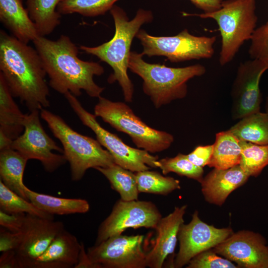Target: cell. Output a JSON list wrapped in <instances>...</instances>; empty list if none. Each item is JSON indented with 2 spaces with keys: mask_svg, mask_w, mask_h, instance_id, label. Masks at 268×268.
Returning a JSON list of instances; mask_svg holds the SVG:
<instances>
[{
  "mask_svg": "<svg viewBox=\"0 0 268 268\" xmlns=\"http://www.w3.org/2000/svg\"><path fill=\"white\" fill-rule=\"evenodd\" d=\"M81 243L65 229L33 262L30 268H71L78 262Z\"/></svg>",
  "mask_w": 268,
  "mask_h": 268,
  "instance_id": "obj_19",
  "label": "cell"
},
{
  "mask_svg": "<svg viewBox=\"0 0 268 268\" xmlns=\"http://www.w3.org/2000/svg\"><path fill=\"white\" fill-rule=\"evenodd\" d=\"M249 177L239 165L226 169L214 168L203 178L201 191L207 202L221 206L229 195L245 184Z\"/></svg>",
  "mask_w": 268,
  "mask_h": 268,
  "instance_id": "obj_18",
  "label": "cell"
},
{
  "mask_svg": "<svg viewBox=\"0 0 268 268\" xmlns=\"http://www.w3.org/2000/svg\"><path fill=\"white\" fill-rule=\"evenodd\" d=\"M0 71L13 97L29 111L50 106L47 74L37 50L2 30Z\"/></svg>",
  "mask_w": 268,
  "mask_h": 268,
  "instance_id": "obj_2",
  "label": "cell"
},
{
  "mask_svg": "<svg viewBox=\"0 0 268 268\" xmlns=\"http://www.w3.org/2000/svg\"><path fill=\"white\" fill-rule=\"evenodd\" d=\"M230 227L218 228L201 220L195 210L191 221L183 223L180 227L178 239L179 249L173 262V268H181L187 265L195 256L212 249L233 233Z\"/></svg>",
  "mask_w": 268,
  "mask_h": 268,
  "instance_id": "obj_13",
  "label": "cell"
},
{
  "mask_svg": "<svg viewBox=\"0 0 268 268\" xmlns=\"http://www.w3.org/2000/svg\"></svg>",
  "mask_w": 268,
  "mask_h": 268,
  "instance_id": "obj_42",
  "label": "cell"
},
{
  "mask_svg": "<svg viewBox=\"0 0 268 268\" xmlns=\"http://www.w3.org/2000/svg\"><path fill=\"white\" fill-rule=\"evenodd\" d=\"M95 169L107 178L111 188L119 194L120 199L125 201L138 200L139 192L135 172L116 164Z\"/></svg>",
  "mask_w": 268,
  "mask_h": 268,
  "instance_id": "obj_27",
  "label": "cell"
},
{
  "mask_svg": "<svg viewBox=\"0 0 268 268\" xmlns=\"http://www.w3.org/2000/svg\"><path fill=\"white\" fill-rule=\"evenodd\" d=\"M143 56L141 53L131 52L128 67L142 78L143 91L157 109L185 98L188 92L187 82L206 72L205 67L201 64L172 67L148 63Z\"/></svg>",
  "mask_w": 268,
  "mask_h": 268,
  "instance_id": "obj_4",
  "label": "cell"
},
{
  "mask_svg": "<svg viewBox=\"0 0 268 268\" xmlns=\"http://www.w3.org/2000/svg\"><path fill=\"white\" fill-rule=\"evenodd\" d=\"M119 0H63L58 4L60 14L77 13L88 17L104 14Z\"/></svg>",
  "mask_w": 268,
  "mask_h": 268,
  "instance_id": "obj_31",
  "label": "cell"
},
{
  "mask_svg": "<svg viewBox=\"0 0 268 268\" xmlns=\"http://www.w3.org/2000/svg\"><path fill=\"white\" fill-rule=\"evenodd\" d=\"M265 108H266V113L268 114V97L267 98V99H266Z\"/></svg>",
  "mask_w": 268,
  "mask_h": 268,
  "instance_id": "obj_41",
  "label": "cell"
},
{
  "mask_svg": "<svg viewBox=\"0 0 268 268\" xmlns=\"http://www.w3.org/2000/svg\"><path fill=\"white\" fill-rule=\"evenodd\" d=\"M250 40L251 59L259 61L268 69V23L256 29Z\"/></svg>",
  "mask_w": 268,
  "mask_h": 268,
  "instance_id": "obj_33",
  "label": "cell"
},
{
  "mask_svg": "<svg viewBox=\"0 0 268 268\" xmlns=\"http://www.w3.org/2000/svg\"><path fill=\"white\" fill-rule=\"evenodd\" d=\"M140 42L143 56H164L172 63L210 59L214 54L216 36H198L185 29L172 36H154L140 29L136 36Z\"/></svg>",
  "mask_w": 268,
  "mask_h": 268,
  "instance_id": "obj_9",
  "label": "cell"
},
{
  "mask_svg": "<svg viewBox=\"0 0 268 268\" xmlns=\"http://www.w3.org/2000/svg\"><path fill=\"white\" fill-rule=\"evenodd\" d=\"M204 13L210 12L220 8L223 0H189Z\"/></svg>",
  "mask_w": 268,
  "mask_h": 268,
  "instance_id": "obj_38",
  "label": "cell"
},
{
  "mask_svg": "<svg viewBox=\"0 0 268 268\" xmlns=\"http://www.w3.org/2000/svg\"><path fill=\"white\" fill-rule=\"evenodd\" d=\"M139 193L167 195L181 189L180 181L149 170L135 172Z\"/></svg>",
  "mask_w": 268,
  "mask_h": 268,
  "instance_id": "obj_28",
  "label": "cell"
},
{
  "mask_svg": "<svg viewBox=\"0 0 268 268\" xmlns=\"http://www.w3.org/2000/svg\"><path fill=\"white\" fill-rule=\"evenodd\" d=\"M267 69L263 64L254 59L240 64L231 91V113L234 120L260 111L262 94L260 81Z\"/></svg>",
  "mask_w": 268,
  "mask_h": 268,
  "instance_id": "obj_15",
  "label": "cell"
},
{
  "mask_svg": "<svg viewBox=\"0 0 268 268\" xmlns=\"http://www.w3.org/2000/svg\"><path fill=\"white\" fill-rule=\"evenodd\" d=\"M40 117L61 142L73 181L81 180L89 168H104L115 164L111 154L97 139L76 132L59 115L43 108L40 110Z\"/></svg>",
  "mask_w": 268,
  "mask_h": 268,
  "instance_id": "obj_5",
  "label": "cell"
},
{
  "mask_svg": "<svg viewBox=\"0 0 268 268\" xmlns=\"http://www.w3.org/2000/svg\"><path fill=\"white\" fill-rule=\"evenodd\" d=\"M213 145V153L208 167L226 169L239 165L242 141L229 130L217 133Z\"/></svg>",
  "mask_w": 268,
  "mask_h": 268,
  "instance_id": "obj_24",
  "label": "cell"
},
{
  "mask_svg": "<svg viewBox=\"0 0 268 268\" xmlns=\"http://www.w3.org/2000/svg\"><path fill=\"white\" fill-rule=\"evenodd\" d=\"M228 130L241 141L268 144V114L260 111L248 115Z\"/></svg>",
  "mask_w": 268,
  "mask_h": 268,
  "instance_id": "obj_25",
  "label": "cell"
},
{
  "mask_svg": "<svg viewBox=\"0 0 268 268\" xmlns=\"http://www.w3.org/2000/svg\"><path fill=\"white\" fill-rule=\"evenodd\" d=\"M0 268H19L15 251L2 252L0 257Z\"/></svg>",
  "mask_w": 268,
  "mask_h": 268,
  "instance_id": "obj_39",
  "label": "cell"
},
{
  "mask_svg": "<svg viewBox=\"0 0 268 268\" xmlns=\"http://www.w3.org/2000/svg\"><path fill=\"white\" fill-rule=\"evenodd\" d=\"M187 268H239L232 261L216 253L212 249L203 251L193 258Z\"/></svg>",
  "mask_w": 268,
  "mask_h": 268,
  "instance_id": "obj_34",
  "label": "cell"
},
{
  "mask_svg": "<svg viewBox=\"0 0 268 268\" xmlns=\"http://www.w3.org/2000/svg\"><path fill=\"white\" fill-rule=\"evenodd\" d=\"M26 214L9 213L0 210V226L13 232H19L23 226Z\"/></svg>",
  "mask_w": 268,
  "mask_h": 268,
  "instance_id": "obj_36",
  "label": "cell"
},
{
  "mask_svg": "<svg viewBox=\"0 0 268 268\" xmlns=\"http://www.w3.org/2000/svg\"><path fill=\"white\" fill-rule=\"evenodd\" d=\"M267 22L268 23V21Z\"/></svg>",
  "mask_w": 268,
  "mask_h": 268,
  "instance_id": "obj_43",
  "label": "cell"
},
{
  "mask_svg": "<svg viewBox=\"0 0 268 268\" xmlns=\"http://www.w3.org/2000/svg\"><path fill=\"white\" fill-rule=\"evenodd\" d=\"M28 200L36 206L51 215H68L85 213L90 208L88 202L82 199H67L26 190Z\"/></svg>",
  "mask_w": 268,
  "mask_h": 268,
  "instance_id": "obj_23",
  "label": "cell"
},
{
  "mask_svg": "<svg viewBox=\"0 0 268 268\" xmlns=\"http://www.w3.org/2000/svg\"><path fill=\"white\" fill-rule=\"evenodd\" d=\"M21 240L20 231L13 232L0 226V252L16 251Z\"/></svg>",
  "mask_w": 268,
  "mask_h": 268,
  "instance_id": "obj_37",
  "label": "cell"
},
{
  "mask_svg": "<svg viewBox=\"0 0 268 268\" xmlns=\"http://www.w3.org/2000/svg\"><path fill=\"white\" fill-rule=\"evenodd\" d=\"M27 161L11 147L0 149V180L8 189L29 201L26 195L28 188L23 181Z\"/></svg>",
  "mask_w": 268,
  "mask_h": 268,
  "instance_id": "obj_21",
  "label": "cell"
},
{
  "mask_svg": "<svg viewBox=\"0 0 268 268\" xmlns=\"http://www.w3.org/2000/svg\"><path fill=\"white\" fill-rule=\"evenodd\" d=\"M74 268H94L87 252L85 250L84 244L81 242V249L79 254L78 262Z\"/></svg>",
  "mask_w": 268,
  "mask_h": 268,
  "instance_id": "obj_40",
  "label": "cell"
},
{
  "mask_svg": "<svg viewBox=\"0 0 268 268\" xmlns=\"http://www.w3.org/2000/svg\"><path fill=\"white\" fill-rule=\"evenodd\" d=\"M40 111L34 110L25 114L23 133L12 141L10 147L28 160H39L49 172L56 170L67 162L59 146L45 131L40 120Z\"/></svg>",
  "mask_w": 268,
  "mask_h": 268,
  "instance_id": "obj_10",
  "label": "cell"
},
{
  "mask_svg": "<svg viewBox=\"0 0 268 268\" xmlns=\"http://www.w3.org/2000/svg\"><path fill=\"white\" fill-rule=\"evenodd\" d=\"M212 249L238 268H268V241L259 233L247 230L233 232Z\"/></svg>",
  "mask_w": 268,
  "mask_h": 268,
  "instance_id": "obj_14",
  "label": "cell"
},
{
  "mask_svg": "<svg viewBox=\"0 0 268 268\" xmlns=\"http://www.w3.org/2000/svg\"><path fill=\"white\" fill-rule=\"evenodd\" d=\"M240 167L249 177H257L268 165V144L242 141Z\"/></svg>",
  "mask_w": 268,
  "mask_h": 268,
  "instance_id": "obj_30",
  "label": "cell"
},
{
  "mask_svg": "<svg viewBox=\"0 0 268 268\" xmlns=\"http://www.w3.org/2000/svg\"><path fill=\"white\" fill-rule=\"evenodd\" d=\"M63 0H26L29 16L40 36L50 34L60 24L61 14L57 10Z\"/></svg>",
  "mask_w": 268,
  "mask_h": 268,
  "instance_id": "obj_26",
  "label": "cell"
},
{
  "mask_svg": "<svg viewBox=\"0 0 268 268\" xmlns=\"http://www.w3.org/2000/svg\"><path fill=\"white\" fill-rule=\"evenodd\" d=\"M0 208L9 213H25L54 219V215L41 210L30 201L6 187L0 180Z\"/></svg>",
  "mask_w": 268,
  "mask_h": 268,
  "instance_id": "obj_29",
  "label": "cell"
},
{
  "mask_svg": "<svg viewBox=\"0 0 268 268\" xmlns=\"http://www.w3.org/2000/svg\"><path fill=\"white\" fill-rule=\"evenodd\" d=\"M32 42L52 88L63 95L69 92L78 97L84 90L91 97L101 96L104 88L97 85L93 77L103 74V67L97 62L80 59L78 48L68 36L62 35L52 40L39 36Z\"/></svg>",
  "mask_w": 268,
  "mask_h": 268,
  "instance_id": "obj_1",
  "label": "cell"
},
{
  "mask_svg": "<svg viewBox=\"0 0 268 268\" xmlns=\"http://www.w3.org/2000/svg\"><path fill=\"white\" fill-rule=\"evenodd\" d=\"M94 108V114L117 131L130 136L138 148L155 153L167 149L174 136L147 125L124 102L112 101L100 96Z\"/></svg>",
  "mask_w": 268,
  "mask_h": 268,
  "instance_id": "obj_7",
  "label": "cell"
},
{
  "mask_svg": "<svg viewBox=\"0 0 268 268\" xmlns=\"http://www.w3.org/2000/svg\"><path fill=\"white\" fill-rule=\"evenodd\" d=\"M13 97L4 79L0 74V133L12 141L24 131L25 116Z\"/></svg>",
  "mask_w": 268,
  "mask_h": 268,
  "instance_id": "obj_22",
  "label": "cell"
},
{
  "mask_svg": "<svg viewBox=\"0 0 268 268\" xmlns=\"http://www.w3.org/2000/svg\"><path fill=\"white\" fill-rule=\"evenodd\" d=\"M0 20L14 37L23 43L28 44L40 36L22 0H0Z\"/></svg>",
  "mask_w": 268,
  "mask_h": 268,
  "instance_id": "obj_20",
  "label": "cell"
},
{
  "mask_svg": "<svg viewBox=\"0 0 268 268\" xmlns=\"http://www.w3.org/2000/svg\"><path fill=\"white\" fill-rule=\"evenodd\" d=\"M162 217L158 208L151 201L120 199L99 225L95 244L121 234L129 228L154 229Z\"/></svg>",
  "mask_w": 268,
  "mask_h": 268,
  "instance_id": "obj_12",
  "label": "cell"
},
{
  "mask_svg": "<svg viewBox=\"0 0 268 268\" xmlns=\"http://www.w3.org/2000/svg\"><path fill=\"white\" fill-rule=\"evenodd\" d=\"M187 208L186 204L176 206L171 213L159 221L154 228L156 233L152 246L146 253L147 267L162 268L168 257L174 253Z\"/></svg>",
  "mask_w": 268,
  "mask_h": 268,
  "instance_id": "obj_17",
  "label": "cell"
},
{
  "mask_svg": "<svg viewBox=\"0 0 268 268\" xmlns=\"http://www.w3.org/2000/svg\"><path fill=\"white\" fill-rule=\"evenodd\" d=\"M159 168L163 175L174 172L180 176L196 180L200 183L203 179V168L191 162L187 154L178 153L173 157H165L159 160Z\"/></svg>",
  "mask_w": 268,
  "mask_h": 268,
  "instance_id": "obj_32",
  "label": "cell"
},
{
  "mask_svg": "<svg viewBox=\"0 0 268 268\" xmlns=\"http://www.w3.org/2000/svg\"><path fill=\"white\" fill-rule=\"evenodd\" d=\"M213 145H199L187 154L189 160L195 165L203 168L208 165L212 155Z\"/></svg>",
  "mask_w": 268,
  "mask_h": 268,
  "instance_id": "obj_35",
  "label": "cell"
},
{
  "mask_svg": "<svg viewBox=\"0 0 268 268\" xmlns=\"http://www.w3.org/2000/svg\"><path fill=\"white\" fill-rule=\"evenodd\" d=\"M64 229L61 221L26 214L20 231L21 242L16 251L19 268H30Z\"/></svg>",
  "mask_w": 268,
  "mask_h": 268,
  "instance_id": "obj_16",
  "label": "cell"
},
{
  "mask_svg": "<svg viewBox=\"0 0 268 268\" xmlns=\"http://www.w3.org/2000/svg\"><path fill=\"white\" fill-rule=\"evenodd\" d=\"M64 96L81 123L95 133L98 141L111 154L116 164L134 172L159 167L157 156L128 145L118 135L103 128L96 116L85 110L76 96L69 92Z\"/></svg>",
  "mask_w": 268,
  "mask_h": 268,
  "instance_id": "obj_8",
  "label": "cell"
},
{
  "mask_svg": "<svg viewBox=\"0 0 268 268\" xmlns=\"http://www.w3.org/2000/svg\"><path fill=\"white\" fill-rule=\"evenodd\" d=\"M143 239L142 235H114L88 248L87 253L94 268H145Z\"/></svg>",
  "mask_w": 268,
  "mask_h": 268,
  "instance_id": "obj_11",
  "label": "cell"
},
{
  "mask_svg": "<svg viewBox=\"0 0 268 268\" xmlns=\"http://www.w3.org/2000/svg\"><path fill=\"white\" fill-rule=\"evenodd\" d=\"M183 15L211 18L216 22L221 37L219 61L222 66L231 62L243 44L251 40L258 20L256 0H223L215 11Z\"/></svg>",
  "mask_w": 268,
  "mask_h": 268,
  "instance_id": "obj_6",
  "label": "cell"
},
{
  "mask_svg": "<svg viewBox=\"0 0 268 268\" xmlns=\"http://www.w3.org/2000/svg\"><path fill=\"white\" fill-rule=\"evenodd\" d=\"M110 11L115 27L113 38L98 46L82 45L79 49L87 54L96 56L112 67L113 73L108 77V82L117 81L122 88L125 101L132 102L134 88L127 72L131 44L141 26L151 22L153 16L150 10L139 9L135 17L129 20L126 12L116 5Z\"/></svg>",
  "mask_w": 268,
  "mask_h": 268,
  "instance_id": "obj_3",
  "label": "cell"
}]
</instances>
